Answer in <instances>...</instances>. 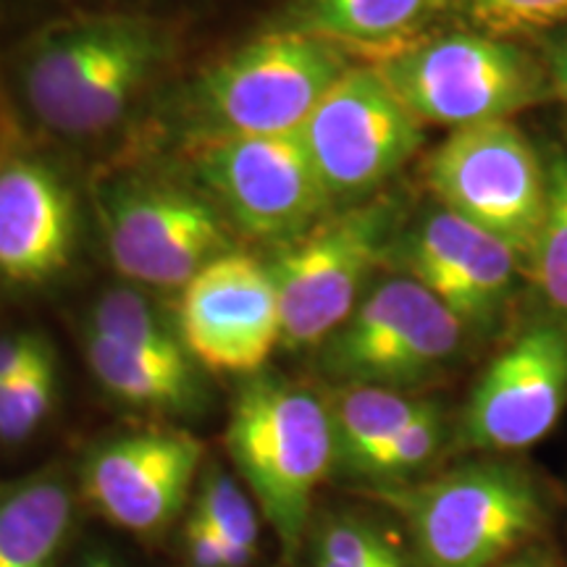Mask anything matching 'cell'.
<instances>
[{"instance_id": "17", "label": "cell", "mask_w": 567, "mask_h": 567, "mask_svg": "<svg viewBox=\"0 0 567 567\" xmlns=\"http://www.w3.org/2000/svg\"><path fill=\"white\" fill-rule=\"evenodd\" d=\"M442 13H450V0H300L292 30L375 66L429 38L425 30Z\"/></svg>"}, {"instance_id": "23", "label": "cell", "mask_w": 567, "mask_h": 567, "mask_svg": "<svg viewBox=\"0 0 567 567\" xmlns=\"http://www.w3.org/2000/svg\"><path fill=\"white\" fill-rule=\"evenodd\" d=\"M444 439V417L434 402L423 410L415 421H410L400 434H394L389 442L375 446L360 460L347 467L354 476L373 481V484H402L408 476L429 463L436 455L439 444Z\"/></svg>"}, {"instance_id": "27", "label": "cell", "mask_w": 567, "mask_h": 567, "mask_svg": "<svg viewBox=\"0 0 567 567\" xmlns=\"http://www.w3.org/2000/svg\"><path fill=\"white\" fill-rule=\"evenodd\" d=\"M258 505L247 492L239 488L229 473L210 471L203 478L193 499V513L189 520L200 523L205 528L218 530V534L243 544V547L258 549L260 520Z\"/></svg>"}, {"instance_id": "24", "label": "cell", "mask_w": 567, "mask_h": 567, "mask_svg": "<svg viewBox=\"0 0 567 567\" xmlns=\"http://www.w3.org/2000/svg\"><path fill=\"white\" fill-rule=\"evenodd\" d=\"M316 567H410L379 526L358 515L326 520L316 538Z\"/></svg>"}, {"instance_id": "18", "label": "cell", "mask_w": 567, "mask_h": 567, "mask_svg": "<svg viewBox=\"0 0 567 567\" xmlns=\"http://www.w3.org/2000/svg\"><path fill=\"white\" fill-rule=\"evenodd\" d=\"M74 517V494L55 467L0 481V567H55Z\"/></svg>"}, {"instance_id": "5", "label": "cell", "mask_w": 567, "mask_h": 567, "mask_svg": "<svg viewBox=\"0 0 567 567\" xmlns=\"http://www.w3.org/2000/svg\"><path fill=\"white\" fill-rule=\"evenodd\" d=\"M350 66L329 42L289 27L216 63L197 90V109L210 137L295 134Z\"/></svg>"}, {"instance_id": "15", "label": "cell", "mask_w": 567, "mask_h": 567, "mask_svg": "<svg viewBox=\"0 0 567 567\" xmlns=\"http://www.w3.org/2000/svg\"><path fill=\"white\" fill-rule=\"evenodd\" d=\"M408 276L467 326H488L526 271L513 247L439 205L408 239Z\"/></svg>"}, {"instance_id": "30", "label": "cell", "mask_w": 567, "mask_h": 567, "mask_svg": "<svg viewBox=\"0 0 567 567\" xmlns=\"http://www.w3.org/2000/svg\"><path fill=\"white\" fill-rule=\"evenodd\" d=\"M547 71L551 80V92L563 97V103L567 105V30L565 34H559V38L551 42Z\"/></svg>"}, {"instance_id": "28", "label": "cell", "mask_w": 567, "mask_h": 567, "mask_svg": "<svg viewBox=\"0 0 567 567\" xmlns=\"http://www.w3.org/2000/svg\"><path fill=\"white\" fill-rule=\"evenodd\" d=\"M184 551L193 567H250L258 555V549L243 547L189 517L184 526Z\"/></svg>"}, {"instance_id": "21", "label": "cell", "mask_w": 567, "mask_h": 567, "mask_svg": "<svg viewBox=\"0 0 567 567\" xmlns=\"http://www.w3.org/2000/svg\"><path fill=\"white\" fill-rule=\"evenodd\" d=\"M526 276L547 318L567 326V145H555L547 158V208Z\"/></svg>"}, {"instance_id": "9", "label": "cell", "mask_w": 567, "mask_h": 567, "mask_svg": "<svg viewBox=\"0 0 567 567\" xmlns=\"http://www.w3.org/2000/svg\"><path fill=\"white\" fill-rule=\"evenodd\" d=\"M300 137L334 203L373 193L400 172L423 145V124L365 63L331 84Z\"/></svg>"}, {"instance_id": "12", "label": "cell", "mask_w": 567, "mask_h": 567, "mask_svg": "<svg viewBox=\"0 0 567 567\" xmlns=\"http://www.w3.org/2000/svg\"><path fill=\"white\" fill-rule=\"evenodd\" d=\"M176 334L197 365L252 375L281 344V308L271 266L226 252L182 289Z\"/></svg>"}, {"instance_id": "32", "label": "cell", "mask_w": 567, "mask_h": 567, "mask_svg": "<svg viewBox=\"0 0 567 567\" xmlns=\"http://www.w3.org/2000/svg\"><path fill=\"white\" fill-rule=\"evenodd\" d=\"M82 567H118V565L111 563L109 557H90L87 563H84Z\"/></svg>"}, {"instance_id": "8", "label": "cell", "mask_w": 567, "mask_h": 567, "mask_svg": "<svg viewBox=\"0 0 567 567\" xmlns=\"http://www.w3.org/2000/svg\"><path fill=\"white\" fill-rule=\"evenodd\" d=\"M465 323L413 276H394L363 295L321 344V368L339 386L405 389L455 358Z\"/></svg>"}, {"instance_id": "10", "label": "cell", "mask_w": 567, "mask_h": 567, "mask_svg": "<svg viewBox=\"0 0 567 567\" xmlns=\"http://www.w3.org/2000/svg\"><path fill=\"white\" fill-rule=\"evenodd\" d=\"M195 163L226 218L250 237L289 243L331 205L300 132L208 137Z\"/></svg>"}, {"instance_id": "22", "label": "cell", "mask_w": 567, "mask_h": 567, "mask_svg": "<svg viewBox=\"0 0 567 567\" xmlns=\"http://www.w3.org/2000/svg\"><path fill=\"white\" fill-rule=\"evenodd\" d=\"M87 331L113 339L130 350L158 354V358H189L179 334L163 321L147 297L132 289L105 292L92 308Z\"/></svg>"}, {"instance_id": "13", "label": "cell", "mask_w": 567, "mask_h": 567, "mask_svg": "<svg viewBox=\"0 0 567 567\" xmlns=\"http://www.w3.org/2000/svg\"><path fill=\"white\" fill-rule=\"evenodd\" d=\"M567 405V326L538 318L488 363L463 415V446L520 452L555 429Z\"/></svg>"}, {"instance_id": "26", "label": "cell", "mask_w": 567, "mask_h": 567, "mask_svg": "<svg viewBox=\"0 0 567 567\" xmlns=\"http://www.w3.org/2000/svg\"><path fill=\"white\" fill-rule=\"evenodd\" d=\"M55 392H59L55 352L45 354L21 379L0 386V442H27L51 415Z\"/></svg>"}, {"instance_id": "14", "label": "cell", "mask_w": 567, "mask_h": 567, "mask_svg": "<svg viewBox=\"0 0 567 567\" xmlns=\"http://www.w3.org/2000/svg\"><path fill=\"white\" fill-rule=\"evenodd\" d=\"M203 463V444L176 429H142L97 444L84 460V499L113 526L158 534L182 513Z\"/></svg>"}, {"instance_id": "1", "label": "cell", "mask_w": 567, "mask_h": 567, "mask_svg": "<svg viewBox=\"0 0 567 567\" xmlns=\"http://www.w3.org/2000/svg\"><path fill=\"white\" fill-rule=\"evenodd\" d=\"M226 446L284 555L292 557L316 492L337 463L329 402L276 373L247 375L234 394Z\"/></svg>"}, {"instance_id": "6", "label": "cell", "mask_w": 567, "mask_h": 567, "mask_svg": "<svg viewBox=\"0 0 567 567\" xmlns=\"http://www.w3.org/2000/svg\"><path fill=\"white\" fill-rule=\"evenodd\" d=\"M394 205L379 200L323 218L284 243L271 264L281 308V347H321L342 326L384 258Z\"/></svg>"}, {"instance_id": "2", "label": "cell", "mask_w": 567, "mask_h": 567, "mask_svg": "<svg viewBox=\"0 0 567 567\" xmlns=\"http://www.w3.org/2000/svg\"><path fill=\"white\" fill-rule=\"evenodd\" d=\"M161 59L163 38L147 21H76L27 48L19 63L21 95L42 126L90 137L122 122Z\"/></svg>"}, {"instance_id": "4", "label": "cell", "mask_w": 567, "mask_h": 567, "mask_svg": "<svg viewBox=\"0 0 567 567\" xmlns=\"http://www.w3.org/2000/svg\"><path fill=\"white\" fill-rule=\"evenodd\" d=\"M379 494L408 523L417 567H492L544 517L534 481L507 463H471Z\"/></svg>"}, {"instance_id": "20", "label": "cell", "mask_w": 567, "mask_h": 567, "mask_svg": "<svg viewBox=\"0 0 567 567\" xmlns=\"http://www.w3.org/2000/svg\"><path fill=\"white\" fill-rule=\"evenodd\" d=\"M326 402L334 423L337 463L344 467L400 434L429 408V402L413 400L402 389L360 384L339 386Z\"/></svg>"}, {"instance_id": "31", "label": "cell", "mask_w": 567, "mask_h": 567, "mask_svg": "<svg viewBox=\"0 0 567 567\" xmlns=\"http://www.w3.org/2000/svg\"><path fill=\"white\" fill-rule=\"evenodd\" d=\"M505 567H549V565L544 563V559H538V557H520V559H515V563H509Z\"/></svg>"}, {"instance_id": "19", "label": "cell", "mask_w": 567, "mask_h": 567, "mask_svg": "<svg viewBox=\"0 0 567 567\" xmlns=\"http://www.w3.org/2000/svg\"><path fill=\"white\" fill-rule=\"evenodd\" d=\"M90 371L113 396L137 408L182 413L200 402L203 389L193 358H158L87 331Z\"/></svg>"}, {"instance_id": "11", "label": "cell", "mask_w": 567, "mask_h": 567, "mask_svg": "<svg viewBox=\"0 0 567 567\" xmlns=\"http://www.w3.org/2000/svg\"><path fill=\"white\" fill-rule=\"evenodd\" d=\"M105 247L130 281L184 289L234 250L229 224L208 200L168 184H132L105 200Z\"/></svg>"}, {"instance_id": "16", "label": "cell", "mask_w": 567, "mask_h": 567, "mask_svg": "<svg viewBox=\"0 0 567 567\" xmlns=\"http://www.w3.org/2000/svg\"><path fill=\"white\" fill-rule=\"evenodd\" d=\"M76 208L66 179L45 161H0V281L40 287L71 264Z\"/></svg>"}, {"instance_id": "25", "label": "cell", "mask_w": 567, "mask_h": 567, "mask_svg": "<svg viewBox=\"0 0 567 567\" xmlns=\"http://www.w3.org/2000/svg\"><path fill=\"white\" fill-rule=\"evenodd\" d=\"M450 13L499 40L567 27V0H450Z\"/></svg>"}, {"instance_id": "7", "label": "cell", "mask_w": 567, "mask_h": 567, "mask_svg": "<svg viewBox=\"0 0 567 567\" xmlns=\"http://www.w3.org/2000/svg\"><path fill=\"white\" fill-rule=\"evenodd\" d=\"M425 182L442 208L502 239L528 264L547 208V161L513 122L452 132L431 153Z\"/></svg>"}, {"instance_id": "29", "label": "cell", "mask_w": 567, "mask_h": 567, "mask_svg": "<svg viewBox=\"0 0 567 567\" xmlns=\"http://www.w3.org/2000/svg\"><path fill=\"white\" fill-rule=\"evenodd\" d=\"M51 352L53 347L40 334L0 337V386L21 379V375L32 371Z\"/></svg>"}, {"instance_id": "3", "label": "cell", "mask_w": 567, "mask_h": 567, "mask_svg": "<svg viewBox=\"0 0 567 567\" xmlns=\"http://www.w3.org/2000/svg\"><path fill=\"white\" fill-rule=\"evenodd\" d=\"M375 69L417 122L452 132L509 122L555 95L544 63L513 40L481 32L425 38Z\"/></svg>"}]
</instances>
